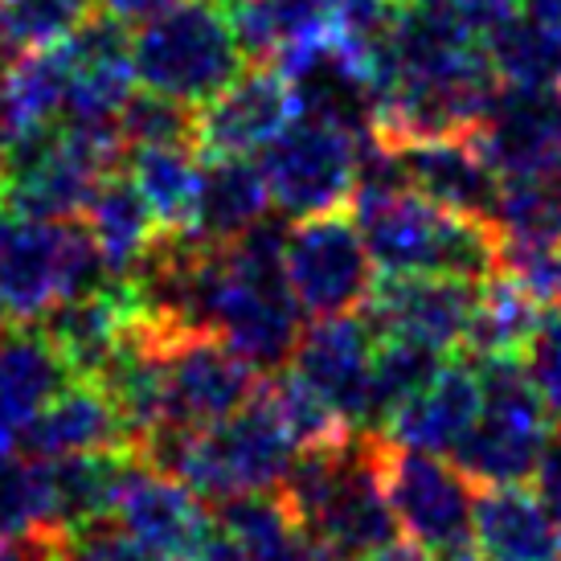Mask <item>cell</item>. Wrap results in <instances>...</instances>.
Returning a JSON list of instances; mask_svg holds the SVG:
<instances>
[{"label":"cell","mask_w":561,"mask_h":561,"mask_svg":"<svg viewBox=\"0 0 561 561\" xmlns=\"http://www.w3.org/2000/svg\"><path fill=\"white\" fill-rule=\"evenodd\" d=\"M480 283L451 275H381L369 304L360 308L377 341H414L438 353H455L476 316Z\"/></svg>","instance_id":"obj_10"},{"label":"cell","mask_w":561,"mask_h":561,"mask_svg":"<svg viewBox=\"0 0 561 561\" xmlns=\"http://www.w3.org/2000/svg\"><path fill=\"white\" fill-rule=\"evenodd\" d=\"M283 266L291 296L312 320L357 316L377 287V263L348 209L299 218L287 230Z\"/></svg>","instance_id":"obj_5"},{"label":"cell","mask_w":561,"mask_h":561,"mask_svg":"<svg viewBox=\"0 0 561 561\" xmlns=\"http://www.w3.org/2000/svg\"><path fill=\"white\" fill-rule=\"evenodd\" d=\"M360 561H438L431 549H422L419 541H390V546H381L377 553H369V558H360Z\"/></svg>","instance_id":"obj_39"},{"label":"cell","mask_w":561,"mask_h":561,"mask_svg":"<svg viewBox=\"0 0 561 561\" xmlns=\"http://www.w3.org/2000/svg\"><path fill=\"white\" fill-rule=\"evenodd\" d=\"M4 320H9V308H4V299H0V332H4Z\"/></svg>","instance_id":"obj_44"},{"label":"cell","mask_w":561,"mask_h":561,"mask_svg":"<svg viewBox=\"0 0 561 561\" xmlns=\"http://www.w3.org/2000/svg\"><path fill=\"white\" fill-rule=\"evenodd\" d=\"M91 9L94 0H0V30L16 54L49 49L62 46L91 16Z\"/></svg>","instance_id":"obj_31"},{"label":"cell","mask_w":561,"mask_h":561,"mask_svg":"<svg viewBox=\"0 0 561 561\" xmlns=\"http://www.w3.org/2000/svg\"><path fill=\"white\" fill-rule=\"evenodd\" d=\"M476 144L500 181L541 169L561 152V87H513L504 82Z\"/></svg>","instance_id":"obj_17"},{"label":"cell","mask_w":561,"mask_h":561,"mask_svg":"<svg viewBox=\"0 0 561 561\" xmlns=\"http://www.w3.org/2000/svg\"><path fill=\"white\" fill-rule=\"evenodd\" d=\"M13 58H16V49L9 46V42H4V33H0V70H4V66L13 62Z\"/></svg>","instance_id":"obj_42"},{"label":"cell","mask_w":561,"mask_h":561,"mask_svg":"<svg viewBox=\"0 0 561 561\" xmlns=\"http://www.w3.org/2000/svg\"><path fill=\"white\" fill-rule=\"evenodd\" d=\"M381 275H451L483 283L500 271V230L463 218L414 188L353 205Z\"/></svg>","instance_id":"obj_2"},{"label":"cell","mask_w":561,"mask_h":561,"mask_svg":"<svg viewBox=\"0 0 561 561\" xmlns=\"http://www.w3.org/2000/svg\"><path fill=\"white\" fill-rule=\"evenodd\" d=\"M275 214L271 188L263 169L250 157H205L202 197H197V218L188 234L209 242V247H230L234 238L254 230L263 218Z\"/></svg>","instance_id":"obj_22"},{"label":"cell","mask_w":561,"mask_h":561,"mask_svg":"<svg viewBox=\"0 0 561 561\" xmlns=\"http://www.w3.org/2000/svg\"><path fill=\"white\" fill-rule=\"evenodd\" d=\"M49 561H157L140 541H131L119 520H91L58 537L54 558Z\"/></svg>","instance_id":"obj_34"},{"label":"cell","mask_w":561,"mask_h":561,"mask_svg":"<svg viewBox=\"0 0 561 561\" xmlns=\"http://www.w3.org/2000/svg\"><path fill=\"white\" fill-rule=\"evenodd\" d=\"M520 365L541 393V402L549 405V414L561 422V304H541V316L520 353Z\"/></svg>","instance_id":"obj_33"},{"label":"cell","mask_w":561,"mask_h":561,"mask_svg":"<svg viewBox=\"0 0 561 561\" xmlns=\"http://www.w3.org/2000/svg\"><path fill=\"white\" fill-rule=\"evenodd\" d=\"M393 148L402 157L405 181L414 193L431 197L451 214L488 221L500 230L504 181L480 152L476 136H431V140L393 144Z\"/></svg>","instance_id":"obj_14"},{"label":"cell","mask_w":561,"mask_h":561,"mask_svg":"<svg viewBox=\"0 0 561 561\" xmlns=\"http://www.w3.org/2000/svg\"><path fill=\"white\" fill-rule=\"evenodd\" d=\"M374 353L377 336L365 316H332L304 328L291 369L348 422V431H374Z\"/></svg>","instance_id":"obj_11"},{"label":"cell","mask_w":561,"mask_h":561,"mask_svg":"<svg viewBox=\"0 0 561 561\" xmlns=\"http://www.w3.org/2000/svg\"><path fill=\"white\" fill-rule=\"evenodd\" d=\"M266 390H271V402L279 410L287 435L296 438L299 455L320 451V447H336V443H344L348 435H357V431H348V422H344L296 369H287V374H279L275 381H266Z\"/></svg>","instance_id":"obj_29"},{"label":"cell","mask_w":561,"mask_h":561,"mask_svg":"<svg viewBox=\"0 0 561 561\" xmlns=\"http://www.w3.org/2000/svg\"><path fill=\"white\" fill-rule=\"evenodd\" d=\"M525 0H455V9L468 16L480 33H488L492 25H500L504 16H513Z\"/></svg>","instance_id":"obj_36"},{"label":"cell","mask_w":561,"mask_h":561,"mask_svg":"<svg viewBox=\"0 0 561 561\" xmlns=\"http://www.w3.org/2000/svg\"><path fill=\"white\" fill-rule=\"evenodd\" d=\"M13 451L30 463H42V459H70L91 451H131V438L107 390L87 377H70L21 431Z\"/></svg>","instance_id":"obj_15"},{"label":"cell","mask_w":561,"mask_h":561,"mask_svg":"<svg viewBox=\"0 0 561 561\" xmlns=\"http://www.w3.org/2000/svg\"><path fill=\"white\" fill-rule=\"evenodd\" d=\"M275 66L296 94V111L304 119L344 127L353 136H374L377 111H381L374 70L332 30L283 49Z\"/></svg>","instance_id":"obj_8"},{"label":"cell","mask_w":561,"mask_h":561,"mask_svg":"<svg viewBox=\"0 0 561 561\" xmlns=\"http://www.w3.org/2000/svg\"><path fill=\"white\" fill-rule=\"evenodd\" d=\"M94 4H99L103 13L127 21V25H140L148 16H157L160 9H169L172 0H94Z\"/></svg>","instance_id":"obj_38"},{"label":"cell","mask_w":561,"mask_h":561,"mask_svg":"<svg viewBox=\"0 0 561 561\" xmlns=\"http://www.w3.org/2000/svg\"><path fill=\"white\" fill-rule=\"evenodd\" d=\"M438 561H488V558L468 541V546H455V549H447V553H438Z\"/></svg>","instance_id":"obj_41"},{"label":"cell","mask_w":561,"mask_h":561,"mask_svg":"<svg viewBox=\"0 0 561 561\" xmlns=\"http://www.w3.org/2000/svg\"><path fill=\"white\" fill-rule=\"evenodd\" d=\"M62 533H30L21 541H0V561H49Z\"/></svg>","instance_id":"obj_37"},{"label":"cell","mask_w":561,"mask_h":561,"mask_svg":"<svg viewBox=\"0 0 561 561\" xmlns=\"http://www.w3.org/2000/svg\"><path fill=\"white\" fill-rule=\"evenodd\" d=\"M230 21L250 62H275L283 49L332 30V0H238Z\"/></svg>","instance_id":"obj_27"},{"label":"cell","mask_w":561,"mask_h":561,"mask_svg":"<svg viewBox=\"0 0 561 561\" xmlns=\"http://www.w3.org/2000/svg\"><path fill=\"white\" fill-rule=\"evenodd\" d=\"M136 82L202 107L250 66L230 9L218 0H172L131 33Z\"/></svg>","instance_id":"obj_3"},{"label":"cell","mask_w":561,"mask_h":561,"mask_svg":"<svg viewBox=\"0 0 561 561\" xmlns=\"http://www.w3.org/2000/svg\"><path fill=\"white\" fill-rule=\"evenodd\" d=\"M447 365V353L414 341H377L374 353V431L381 435L398 405Z\"/></svg>","instance_id":"obj_28"},{"label":"cell","mask_w":561,"mask_h":561,"mask_svg":"<svg viewBox=\"0 0 561 561\" xmlns=\"http://www.w3.org/2000/svg\"><path fill=\"white\" fill-rule=\"evenodd\" d=\"M541 316V299L529 287H520L513 275L496 271L492 279L480 283V299H476V316L463 336V353L468 360H520L525 344H529L533 328Z\"/></svg>","instance_id":"obj_25"},{"label":"cell","mask_w":561,"mask_h":561,"mask_svg":"<svg viewBox=\"0 0 561 561\" xmlns=\"http://www.w3.org/2000/svg\"><path fill=\"white\" fill-rule=\"evenodd\" d=\"M82 221L91 226L94 242L103 250V259H107L115 279L136 275L144 259L157 250L160 234H164L157 214H152V205L144 202L140 185L131 181L127 169L107 172L94 185L91 202L82 209Z\"/></svg>","instance_id":"obj_21"},{"label":"cell","mask_w":561,"mask_h":561,"mask_svg":"<svg viewBox=\"0 0 561 561\" xmlns=\"http://www.w3.org/2000/svg\"><path fill=\"white\" fill-rule=\"evenodd\" d=\"M410 4H455V0H410Z\"/></svg>","instance_id":"obj_43"},{"label":"cell","mask_w":561,"mask_h":561,"mask_svg":"<svg viewBox=\"0 0 561 561\" xmlns=\"http://www.w3.org/2000/svg\"><path fill=\"white\" fill-rule=\"evenodd\" d=\"M480 381L483 410L451 459L480 488L529 483L541 468L558 419L549 414L520 360H483Z\"/></svg>","instance_id":"obj_4"},{"label":"cell","mask_w":561,"mask_h":561,"mask_svg":"<svg viewBox=\"0 0 561 561\" xmlns=\"http://www.w3.org/2000/svg\"><path fill=\"white\" fill-rule=\"evenodd\" d=\"M296 94L275 62H250L226 91L197 107L202 157H254L296 119Z\"/></svg>","instance_id":"obj_12"},{"label":"cell","mask_w":561,"mask_h":561,"mask_svg":"<svg viewBox=\"0 0 561 561\" xmlns=\"http://www.w3.org/2000/svg\"><path fill=\"white\" fill-rule=\"evenodd\" d=\"M115 520L131 541H140L157 561H193L214 533L209 500H202L185 480L136 463L115 504Z\"/></svg>","instance_id":"obj_13"},{"label":"cell","mask_w":561,"mask_h":561,"mask_svg":"<svg viewBox=\"0 0 561 561\" xmlns=\"http://www.w3.org/2000/svg\"><path fill=\"white\" fill-rule=\"evenodd\" d=\"M386 435L357 431L336 447L304 451L283 500L324 561H360L402 537L386 496Z\"/></svg>","instance_id":"obj_1"},{"label":"cell","mask_w":561,"mask_h":561,"mask_svg":"<svg viewBox=\"0 0 561 561\" xmlns=\"http://www.w3.org/2000/svg\"><path fill=\"white\" fill-rule=\"evenodd\" d=\"M58 221L13 218L0 238V299L13 320L30 324L58 304Z\"/></svg>","instance_id":"obj_23"},{"label":"cell","mask_w":561,"mask_h":561,"mask_svg":"<svg viewBox=\"0 0 561 561\" xmlns=\"http://www.w3.org/2000/svg\"><path fill=\"white\" fill-rule=\"evenodd\" d=\"M471 546L488 561H558L561 537L549 520L537 488L525 483H496L480 488Z\"/></svg>","instance_id":"obj_20"},{"label":"cell","mask_w":561,"mask_h":561,"mask_svg":"<svg viewBox=\"0 0 561 561\" xmlns=\"http://www.w3.org/2000/svg\"><path fill=\"white\" fill-rule=\"evenodd\" d=\"M360 136L344 127L296 115L275 140L259 152L271 202L283 218H316L353 205L357 188Z\"/></svg>","instance_id":"obj_6"},{"label":"cell","mask_w":561,"mask_h":561,"mask_svg":"<svg viewBox=\"0 0 561 561\" xmlns=\"http://www.w3.org/2000/svg\"><path fill=\"white\" fill-rule=\"evenodd\" d=\"M520 9H529V13L546 16V21H561V0H525Z\"/></svg>","instance_id":"obj_40"},{"label":"cell","mask_w":561,"mask_h":561,"mask_svg":"<svg viewBox=\"0 0 561 561\" xmlns=\"http://www.w3.org/2000/svg\"><path fill=\"white\" fill-rule=\"evenodd\" d=\"M558 561H561V558H558Z\"/></svg>","instance_id":"obj_45"},{"label":"cell","mask_w":561,"mask_h":561,"mask_svg":"<svg viewBox=\"0 0 561 561\" xmlns=\"http://www.w3.org/2000/svg\"><path fill=\"white\" fill-rule=\"evenodd\" d=\"M42 529L37 471L13 447H0V541H21Z\"/></svg>","instance_id":"obj_32"},{"label":"cell","mask_w":561,"mask_h":561,"mask_svg":"<svg viewBox=\"0 0 561 561\" xmlns=\"http://www.w3.org/2000/svg\"><path fill=\"white\" fill-rule=\"evenodd\" d=\"M119 131L131 148H164V144H193L197 148V107L160 91H131L119 111Z\"/></svg>","instance_id":"obj_30"},{"label":"cell","mask_w":561,"mask_h":561,"mask_svg":"<svg viewBox=\"0 0 561 561\" xmlns=\"http://www.w3.org/2000/svg\"><path fill=\"white\" fill-rule=\"evenodd\" d=\"M533 488H537V496H541L549 520H553V529L561 537V426L553 431L546 455H541V468L533 476Z\"/></svg>","instance_id":"obj_35"},{"label":"cell","mask_w":561,"mask_h":561,"mask_svg":"<svg viewBox=\"0 0 561 561\" xmlns=\"http://www.w3.org/2000/svg\"><path fill=\"white\" fill-rule=\"evenodd\" d=\"M386 496L398 516L402 537L431 553H447L471 541L480 483L451 455L414 451L386 443Z\"/></svg>","instance_id":"obj_7"},{"label":"cell","mask_w":561,"mask_h":561,"mask_svg":"<svg viewBox=\"0 0 561 561\" xmlns=\"http://www.w3.org/2000/svg\"><path fill=\"white\" fill-rule=\"evenodd\" d=\"M483 410V381L476 360H447L419 393H410L390 414L381 435L393 447L455 455Z\"/></svg>","instance_id":"obj_16"},{"label":"cell","mask_w":561,"mask_h":561,"mask_svg":"<svg viewBox=\"0 0 561 561\" xmlns=\"http://www.w3.org/2000/svg\"><path fill=\"white\" fill-rule=\"evenodd\" d=\"M70 377V365L42 324L16 320V328L0 332V447H13Z\"/></svg>","instance_id":"obj_19"},{"label":"cell","mask_w":561,"mask_h":561,"mask_svg":"<svg viewBox=\"0 0 561 561\" xmlns=\"http://www.w3.org/2000/svg\"><path fill=\"white\" fill-rule=\"evenodd\" d=\"M259 393V374L218 332L188 328L164 344V398L176 426H218Z\"/></svg>","instance_id":"obj_9"},{"label":"cell","mask_w":561,"mask_h":561,"mask_svg":"<svg viewBox=\"0 0 561 561\" xmlns=\"http://www.w3.org/2000/svg\"><path fill=\"white\" fill-rule=\"evenodd\" d=\"M131 181L140 185L144 202L152 205L164 234H188L202 197V148L164 144V148H131Z\"/></svg>","instance_id":"obj_24"},{"label":"cell","mask_w":561,"mask_h":561,"mask_svg":"<svg viewBox=\"0 0 561 561\" xmlns=\"http://www.w3.org/2000/svg\"><path fill=\"white\" fill-rule=\"evenodd\" d=\"M136 463L140 459L131 451H91L33 463L37 504H42L37 533H70L79 525L115 516V504L124 496V483Z\"/></svg>","instance_id":"obj_18"},{"label":"cell","mask_w":561,"mask_h":561,"mask_svg":"<svg viewBox=\"0 0 561 561\" xmlns=\"http://www.w3.org/2000/svg\"><path fill=\"white\" fill-rule=\"evenodd\" d=\"M496 75L513 87H561V21L516 9L483 33Z\"/></svg>","instance_id":"obj_26"}]
</instances>
